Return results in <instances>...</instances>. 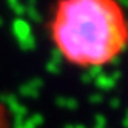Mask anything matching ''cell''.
<instances>
[{
    "mask_svg": "<svg viewBox=\"0 0 128 128\" xmlns=\"http://www.w3.org/2000/svg\"><path fill=\"white\" fill-rule=\"evenodd\" d=\"M50 37L57 52L77 68H100L128 48V16L117 0H56Z\"/></svg>",
    "mask_w": 128,
    "mask_h": 128,
    "instance_id": "1",
    "label": "cell"
}]
</instances>
